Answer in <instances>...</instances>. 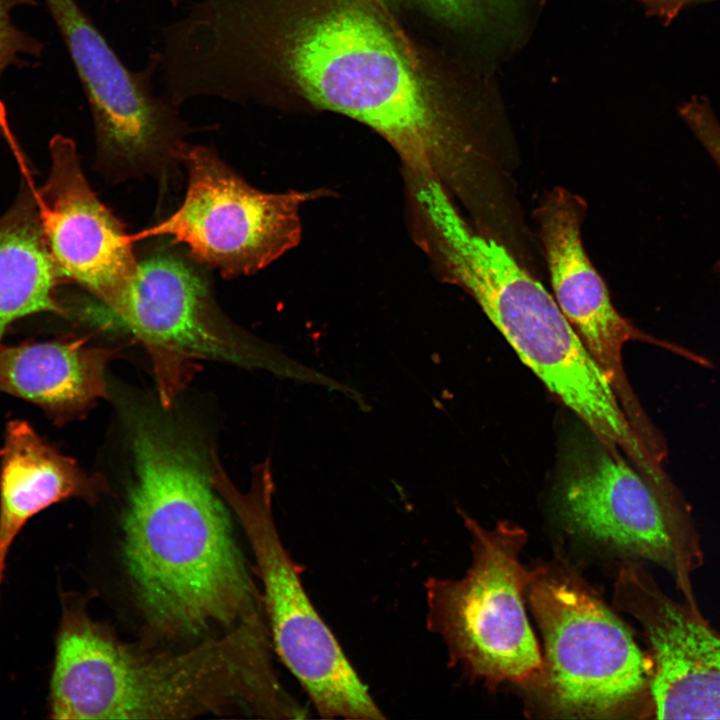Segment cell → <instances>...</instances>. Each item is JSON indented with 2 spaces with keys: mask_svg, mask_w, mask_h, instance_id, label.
<instances>
[{
  "mask_svg": "<svg viewBox=\"0 0 720 720\" xmlns=\"http://www.w3.org/2000/svg\"><path fill=\"white\" fill-rule=\"evenodd\" d=\"M388 0H199L185 67L201 98L280 104L296 96L374 129L419 179L455 138L445 82Z\"/></svg>",
  "mask_w": 720,
  "mask_h": 720,
  "instance_id": "obj_1",
  "label": "cell"
},
{
  "mask_svg": "<svg viewBox=\"0 0 720 720\" xmlns=\"http://www.w3.org/2000/svg\"><path fill=\"white\" fill-rule=\"evenodd\" d=\"M135 476L122 554L144 617L161 634L202 635L266 618L199 449L154 414L131 421Z\"/></svg>",
  "mask_w": 720,
  "mask_h": 720,
  "instance_id": "obj_2",
  "label": "cell"
},
{
  "mask_svg": "<svg viewBox=\"0 0 720 720\" xmlns=\"http://www.w3.org/2000/svg\"><path fill=\"white\" fill-rule=\"evenodd\" d=\"M266 619L179 653L120 641L78 603L64 608L50 683L54 719H178L235 707L265 719L307 710L279 682Z\"/></svg>",
  "mask_w": 720,
  "mask_h": 720,
  "instance_id": "obj_3",
  "label": "cell"
},
{
  "mask_svg": "<svg viewBox=\"0 0 720 720\" xmlns=\"http://www.w3.org/2000/svg\"><path fill=\"white\" fill-rule=\"evenodd\" d=\"M437 249L453 279L477 301L520 359L589 431L618 448L647 479L659 461L555 298L496 240L462 217L439 229Z\"/></svg>",
  "mask_w": 720,
  "mask_h": 720,
  "instance_id": "obj_4",
  "label": "cell"
},
{
  "mask_svg": "<svg viewBox=\"0 0 720 720\" xmlns=\"http://www.w3.org/2000/svg\"><path fill=\"white\" fill-rule=\"evenodd\" d=\"M526 600L544 644L536 688L548 712L577 719L653 714L651 658L578 575L557 565L538 567Z\"/></svg>",
  "mask_w": 720,
  "mask_h": 720,
  "instance_id": "obj_5",
  "label": "cell"
},
{
  "mask_svg": "<svg viewBox=\"0 0 720 720\" xmlns=\"http://www.w3.org/2000/svg\"><path fill=\"white\" fill-rule=\"evenodd\" d=\"M471 539V565L458 579L425 582L428 629L444 642L449 664L488 688L504 682L536 686L542 653L528 621L526 591L538 568L520 559L528 534L503 520L485 528L461 513Z\"/></svg>",
  "mask_w": 720,
  "mask_h": 720,
  "instance_id": "obj_6",
  "label": "cell"
},
{
  "mask_svg": "<svg viewBox=\"0 0 720 720\" xmlns=\"http://www.w3.org/2000/svg\"><path fill=\"white\" fill-rule=\"evenodd\" d=\"M212 482L239 520L256 561L273 650L325 719L385 718L337 638L316 611L300 569L278 533L269 459L254 467L248 491L239 490L211 459Z\"/></svg>",
  "mask_w": 720,
  "mask_h": 720,
  "instance_id": "obj_7",
  "label": "cell"
},
{
  "mask_svg": "<svg viewBox=\"0 0 720 720\" xmlns=\"http://www.w3.org/2000/svg\"><path fill=\"white\" fill-rule=\"evenodd\" d=\"M193 261L167 249L155 251L138 261L134 279L115 307L106 309L93 299L76 310L85 319L116 323L143 344L165 407L190 379L196 360H220L312 382L314 369L251 342L228 325Z\"/></svg>",
  "mask_w": 720,
  "mask_h": 720,
  "instance_id": "obj_8",
  "label": "cell"
},
{
  "mask_svg": "<svg viewBox=\"0 0 720 720\" xmlns=\"http://www.w3.org/2000/svg\"><path fill=\"white\" fill-rule=\"evenodd\" d=\"M85 92L96 139V164L106 177H160L179 164L185 137L198 130L180 105L155 92L159 52L128 68L76 0H43Z\"/></svg>",
  "mask_w": 720,
  "mask_h": 720,
  "instance_id": "obj_9",
  "label": "cell"
},
{
  "mask_svg": "<svg viewBox=\"0 0 720 720\" xmlns=\"http://www.w3.org/2000/svg\"><path fill=\"white\" fill-rule=\"evenodd\" d=\"M178 160L188 179L182 203L158 224L131 234L134 243L167 236L225 278L256 273L299 243L300 207L310 194L260 191L204 145L184 142Z\"/></svg>",
  "mask_w": 720,
  "mask_h": 720,
  "instance_id": "obj_10",
  "label": "cell"
},
{
  "mask_svg": "<svg viewBox=\"0 0 720 720\" xmlns=\"http://www.w3.org/2000/svg\"><path fill=\"white\" fill-rule=\"evenodd\" d=\"M557 504L573 532L670 571L688 593L671 525L656 493L623 453L589 431L566 449Z\"/></svg>",
  "mask_w": 720,
  "mask_h": 720,
  "instance_id": "obj_11",
  "label": "cell"
},
{
  "mask_svg": "<svg viewBox=\"0 0 720 720\" xmlns=\"http://www.w3.org/2000/svg\"><path fill=\"white\" fill-rule=\"evenodd\" d=\"M613 600L650 646L654 718L720 719V632L693 605L666 595L637 561L619 567Z\"/></svg>",
  "mask_w": 720,
  "mask_h": 720,
  "instance_id": "obj_12",
  "label": "cell"
},
{
  "mask_svg": "<svg viewBox=\"0 0 720 720\" xmlns=\"http://www.w3.org/2000/svg\"><path fill=\"white\" fill-rule=\"evenodd\" d=\"M49 146V175L36 193L47 249L65 280L111 309L137 270L131 234L91 188L75 143L57 135Z\"/></svg>",
  "mask_w": 720,
  "mask_h": 720,
  "instance_id": "obj_13",
  "label": "cell"
},
{
  "mask_svg": "<svg viewBox=\"0 0 720 720\" xmlns=\"http://www.w3.org/2000/svg\"><path fill=\"white\" fill-rule=\"evenodd\" d=\"M585 201L556 187L536 209L554 298L589 353L610 381L629 421L647 425L627 380L622 352L633 340L652 341L613 306L607 287L588 258L581 239Z\"/></svg>",
  "mask_w": 720,
  "mask_h": 720,
  "instance_id": "obj_14",
  "label": "cell"
},
{
  "mask_svg": "<svg viewBox=\"0 0 720 720\" xmlns=\"http://www.w3.org/2000/svg\"><path fill=\"white\" fill-rule=\"evenodd\" d=\"M109 487L88 475L24 420L7 423L0 450V583L9 549L30 518L69 498L95 503Z\"/></svg>",
  "mask_w": 720,
  "mask_h": 720,
  "instance_id": "obj_15",
  "label": "cell"
},
{
  "mask_svg": "<svg viewBox=\"0 0 720 720\" xmlns=\"http://www.w3.org/2000/svg\"><path fill=\"white\" fill-rule=\"evenodd\" d=\"M116 353L80 337L0 345V391L36 404L63 424L106 396L104 372Z\"/></svg>",
  "mask_w": 720,
  "mask_h": 720,
  "instance_id": "obj_16",
  "label": "cell"
},
{
  "mask_svg": "<svg viewBox=\"0 0 720 720\" xmlns=\"http://www.w3.org/2000/svg\"><path fill=\"white\" fill-rule=\"evenodd\" d=\"M63 280L43 237L36 193L26 184L0 218V341L14 321L27 315L67 316L55 292Z\"/></svg>",
  "mask_w": 720,
  "mask_h": 720,
  "instance_id": "obj_17",
  "label": "cell"
},
{
  "mask_svg": "<svg viewBox=\"0 0 720 720\" xmlns=\"http://www.w3.org/2000/svg\"><path fill=\"white\" fill-rule=\"evenodd\" d=\"M36 0H0V81L11 66L26 64L23 56H41L43 45L37 39L19 29L12 20V12L22 6L35 5ZM0 132L17 149L0 99Z\"/></svg>",
  "mask_w": 720,
  "mask_h": 720,
  "instance_id": "obj_18",
  "label": "cell"
},
{
  "mask_svg": "<svg viewBox=\"0 0 720 720\" xmlns=\"http://www.w3.org/2000/svg\"><path fill=\"white\" fill-rule=\"evenodd\" d=\"M415 8L453 27H466L486 19L507 0H388Z\"/></svg>",
  "mask_w": 720,
  "mask_h": 720,
  "instance_id": "obj_19",
  "label": "cell"
},
{
  "mask_svg": "<svg viewBox=\"0 0 720 720\" xmlns=\"http://www.w3.org/2000/svg\"><path fill=\"white\" fill-rule=\"evenodd\" d=\"M679 114L720 171V122L704 97H693L679 108ZM714 271L720 274V257Z\"/></svg>",
  "mask_w": 720,
  "mask_h": 720,
  "instance_id": "obj_20",
  "label": "cell"
},
{
  "mask_svg": "<svg viewBox=\"0 0 720 720\" xmlns=\"http://www.w3.org/2000/svg\"><path fill=\"white\" fill-rule=\"evenodd\" d=\"M706 1H715V0H685L686 5L693 3V2H706Z\"/></svg>",
  "mask_w": 720,
  "mask_h": 720,
  "instance_id": "obj_21",
  "label": "cell"
},
{
  "mask_svg": "<svg viewBox=\"0 0 720 720\" xmlns=\"http://www.w3.org/2000/svg\"><path fill=\"white\" fill-rule=\"evenodd\" d=\"M167 1H168V2L171 4V6H173V7L177 6V5H178V2H179V0H167Z\"/></svg>",
  "mask_w": 720,
  "mask_h": 720,
  "instance_id": "obj_22",
  "label": "cell"
}]
</instances>
